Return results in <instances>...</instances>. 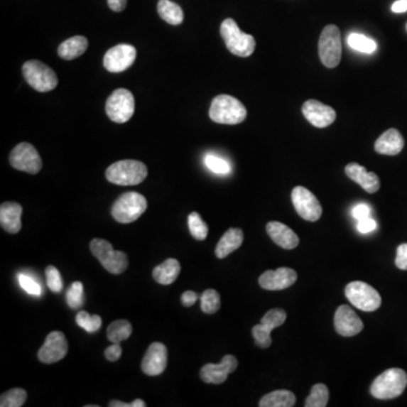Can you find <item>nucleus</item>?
Masks as SVG:
<instances>
[{
  "label": "nucleus",
  "mask_w": 407,
  "mask_h": 407,
  "mask_svg": "<svg viewBox=\"0 0 407 407\" xmlns=\"http://www.w3.org/2000/svg\"><path fill=\"white\" fill-rule=\"evenodd\" d=\"M246 107L236 97L221 94L212 101L210 118L217 124L238 125L246 119Z\"/></svg>",
  "instance_id": "obj_1"
},
{
  "label": "nucleus",
  "mask_w": 407,
  "mask_h": 407,
  "mask_svg": "<svg viewBox=\"0 0 407 407\" xmlns=\"http://www.w3.org/2000/svg\"><path fill=\"white\" fill-rule=\"evenodd\" d=\"M406 386V372L403 369L391 368L374 379L370 387V393L378 399H393L401 396Z\"/></svg>",
  "instance_id": "obj_2"
},
{
  "label": "nucleus",
  "mask_w": 407,
  "mask_h": 407,
  "mask_svg": "<svg viewBox=\"0 0 407 407\" xmlns=\"http://www.w3.org/2000/svg\"><path fill=\"white\" fill-rule=\"evenodd\" d=\"M222 38L224 40L227 50L232 55L246 58L254 53L256 49V40L250 34H246L239 28L236 21L227 18L221 24Z\"/></svg>",
  "instance_id": "obj_3"
},
{
  "label": "nucleus",
  "mask_w": 407,
  "mask_h": 407,
  "mask_svg": "<svg viewBox=\"0 0 407 407\" xmlns=\"http://www.w3.org/2000/svg\"><path fill=\"white\" fill-rule=\"evenodd\" d=\"M109 183L118 186H136L146 179L147 168L143 162L124 160L111 164L107 169Z\"/></svg>",
  "instance_id": "obj_4"
},
{
  "label": "nucleus",
  "mask_w": 407,
  "mask_h": 407,
  "mask_svg": "<svg viewBox=\"0 0 407 407\" xmlns=\"http://www.w3.org/2000/svg\"><path fill=\"white\" fill-rule=\"evenodd\" d=\"M146 198L139 192L131 191L121 195L114 202L111 208V214L116 222L128 224L139 219L146 211Z\"/></svg>",
  "instance_id": "obj_5"
},
{
  "label": "nucleus",
  "mask_w": 407,
  "mask_h": 407,
  "mask_svg": "<svg viewBox=\"0 0 407 407\" xmlns=\"http://www.w3.org/2000/svg\"><path fill=\"white\" fill-rule=\"evenodd\" d=\"M89 249L97 261H100L109 273L122 274L128 267V257L125 252L116 251L110 242L103 239H93Z\"/></svg>",
  "instance_id": "obj_6"
},
{
  "label": "nucleus",
  "mask_w": 407,
  "mask_h": 407,
  "mask_svg": "<svg viewBox=\"0 0 407 407\" xmlns=\"http://www.w3.org/2000/svg\"><path fill=\"white\" fill-rule=\"evenodd\" d=\"M23 76L36 91L45 93L58 85V77L50 67L39 60L26 61L22 67Z\"/></svg>",
  "instance_id": "obj_7"
},
{
  "label": "nucleus",
  "mask_w": 407,
  "mask_h": 407,
  "mask_svg": "<svg viewBox=\"0 0 407 407\" xmlns=\"http://www.w3.org/2000/svg\"><path fill=\"white\" fill-rule=\"evenodd\" d=\"M319 57L327 68H335L342 59L341 31L336 26H327L319 39Z\"/></svg>",
  "instance_id": "obj_8"
},
{
  "label": "nucleus",
  "mask_w": 407,
  "mask_h": 407,
  "mask_svg": "<svg viewBox=\"0 0 407 407\" xmlns=\"http://www.w3.org/2000/svg\"><path fill=\"white\" fill-rule=\"evenodd\" d=\"M345 295L355 308L366 313L377 310L381 305V297L377 290L364 282H351L345 288Z\"/></svg>",
  "instance_id": "obj_9"
},
{
  "label": "nucleus",
  "mask_w": 407,
  "mask_h": 407,
  "mask_svg": "<svg viewBox=\"0 0 407 407\" xmlns=\"http://www.w3.org/2000/svg\"><path fill=\"white\" fill-rule=\"evenodd\" d=\"M107 114L116 124H124L131 119L135 112V99L133 93L126 89L112 92L106 104Z\"/></svg>",
  "instance_id": "obj_10"
},
{
  "label": "nucleus",
  "mask_w": 407,
  "mask_h": 407,
  "mask_svg": "<svg viewBox=\"0 0 407 407\" xmlns=\"http://www.w3.org/2000/svg\"><path fill=\"white\" fill-rule=\"evenodd\" d=\"M9 162L14 169L36 175L42 169V160L33 145L21 143L14 147L9 156Z\"/></svg>",
  "instance_id": "obj_11"
},
{
  "label": "nucleus",
  "mask_w": 407,
  "mask_h": 407,
  "mask_svg": "<svg viewBox=\"0 0 407 407\" xmlns=\"http://www.w3.org/2000/svg\"><path fill=\"white\" fill-rule=\"evenodd\" d=\"M292 202L300 217L305 221L316 222L320 219L322 207L317 197L305 187H295L292 191Z\"/></svg>",
  "instance_id": "obj_12"
},
{
  "label": "nucleus",
  "mask_w": 407,
  "mask_h": 407,
  "mask_svg": "<svg viewBox=\"0 0 407 407\" xmlns=\"http://www.w3.org/2000/svg\"><path fill=\"white\" fill-rule=\"evenodd\" d=\"M286 317L288 316H286V311L280 309V308L269 310L261 319V324L256 325L252 328V336L255 338L256 345L261 349H267V347H271V330L282 326L286 322Z\"/></svg>",
  "instance_id": "obj_13"
},
{
  "label": "nucleus",
  "mask_w": 407,
  "mask_h": 407,
  "mask_svg": "<svg viewBox=\"0 0 407 407\" xmlns=\"http://www.w3.org/2000/svg\"><path fill=\"white\" fill-rule=\"evenodd\" d=\"M135 47L131 45H118L107 51L103 58V65L108 72H121L127 70L135 63Z\"/></svg>",
  "instance_id": "obj_14"
},
{
  "label": "nucleus",
  "mask_w": 407,
  "mask_h": 407,
  "mask_svg": "<svg viewBox=\"0 0 407 407\" xmlns=\"http://www.w3.org/2000/svg\"><path fill=\"white\" fill-rule=\"evenodd\" d=\"M68 353V342L61 332H53L47 336L45 342L39 349L38 357L41 362H58L63 360Z\"/></svg>",
  "instance_id": "obj_15"
},
{
  "label": "nucleus",
  "mask_w": 407,
  "mask_h": 407,
  "mask_svg": "<svg viewBox=\"0 0 407 407\" xmlns=\"http://www.w3.org/2000/svg\"><path fill=\"white\" fill-rule=\"evenodd\" d=\"M238 368V360L233 355H225L219 364L208 363L200 370V378L206 384L219 385L227 379V376Z\"/></svg>",
  "instance_id": "obj_16"
},
{
  "label": "nucleus",
  "mask_w": 407,
  "mask_h": 407,
  "mask_svg": "<svg viewBox=\"0 0 407 407\" xmlns=\"http://www.w3.org/2000/svg\"><path fill=\"white\" fill-rule=\"evenodd\" d=\"M168 366V349L162 343L151 344L141 362V370L147 376H160Z\"/></svg>",
  "instance_id": "obj_17"
},
{
  "label": "nucleus",
  "mask_w": 407,
  "mask_h": 407,
  "mask_svg": "<svg viewBox=\"0 0 407 407\" xmlns=\"http://www.w3.org/2000/svg\"><path fill=\"white\" fill-rule=\"evenodd\" d=\"M297 280V271L288 267H281L276 271H267L261 274L259 286L269 291H280L293 286Z\"/></svg>",
  "instance_id": "obj_18"
},
{
  "label": "nucleus",
  "mask_w": 407,
  "mask_h": 407,
  "mask_svg": "<svg viewBox=\"0 0 407 407\" xmlns=\"http://www.w3.org/2000/svg\"><path fill=\"white\" fill-rule=\"evenodd\" d=\"M302 114L311 125L317 128H326L335 121L334 109L317 100H308L302 107Z\"/></svg>",
  "instance_id": "obj_19"
},
{
  "label": "nucleus",
  "mask_w": 407,
  "mask_h": 407,
  "mask_svg": "<svg viewBox=\"0 0 407 407\" xmlns=\"http://www.w3.org/2000/svg\"><path fill=\"white\" fill-rule=\"evenodd\" d=\"M336 332L344 337H352L363 330V322L349 305L338 308L334 317Z\"/></svg>",
  "instance_id": "obj_20"
},
{
  "label": "nucleus",
  "mask_w": 407,
  "mask_h": 407,
  "mask_svg": "<svg viewBox=\"0 0 407 407\" xmlns=\"http://www.w3.org/2000/svg\"><path fill=\"white\" fill-rule=\"evenodd\" d=\"M345 173L351 180L355 181L369 194L377 192L380 188V180L374 172H368L364 166L357 163L347 164Z\"/></svg>",
  "instance_id": "obj_21"
},
{
  "label": "nucleus",
  "mask_w": 407,
  "mask_h": 407,
  "mask_svg": "<svg viewBox=\"0 0 407 407\" xmlns=\"http://www.w3.org/2000/svg\"><path fill=\"white\" fill-rule=\"evenodd\" d=\"M266 230L271 240L283 249L291 250L299 246V237L290 227L283 224L281 222H269Z\"/></svg>",
  "instance_id": "obj_22"
},
{
  "label": "nucleus",
  "mask_w": 407,
  "mask_h": 407,
  "mask_svg": "<svg viewBox=\"0 0 407 407\" xmlns=\"http://www.w3.org/2000/svg\"><path fill=\"white\" fill-rule=\"evenodd\" d=\"M23 207L14 202H6L0 206V224L4 230L11 234L20 232L22 229Z\"/></svg>",
  "instance_id": "obj_23"
},
{
  "label": "nucleus",
  "mask_w": 407,
  "mask_h": 407,
  "mask_svg": "<svg viewBox=\"0 0 407 407\" xmlns=\"http://www.w3.org/2000/svg\"><path fill=\"white\" fill-rule=\"evenodd\" d=\"M404 139L397 129H388L382 134L374 144L376 152L382 156H397L404 148Z\"/></svg>",
  "instance_id": "obj_24"
},
{
  "label": "nucleus",
  "mask_w": 407,
  "mask_h": 407,
  "mask_svg": "<svg viewBox=\"0 0 407 407\" xmlns=\"http://www.w3.org/2000/svg\"><path fill=\"white\" fill-rule=\"evenodd\" d=\"M242 242H244V232L242 229H229L217 244L215 255L219 259H223L239 249Z\"/></svg>",
  "instance_id": "obj_25"
},
{
  "label": "nucleus",
  "mask_w": 407,
  "mask_h": 407,
  "mask_svg": "<svg viewBox=\"0 0 407 407\" xmlns=\"http://www.w3.org/2000/svg\"><path fill=\"white\" fill-rule=\"evenodd\" d=\"M180 263L177 259L169 258L161 265H158L153 269V277L158 284L170 286L177 280L178 276L180 274Z\"/></svg>",
  "instance_id": "obj_26"
},
{
  "label": "nucleus",
  "mask_w": 407,
  "mask_h": 407,
  "mask_svg": "<svg viewBox=\"0 0 407 407\" xmlns=\"http://www.w3.org/2000/svg\"><path fill=\"white\" fill-rule=\"evenodd\" d=\"M87 47H89V41L85 36H72L59 45L58 55L65 60H72V59L81 57L87 50Z\"/></svg>",
  "instance_id": "obj_27"
},
{
  "label": "nucleus",
  "mask_w": 407,
  "mask_h": 407,
  "mask_svg": "<svg viewBox=\"0 0 407 407\" xmlns=\"http://www.w3.org/2000/svg\"><path fill=\"white\" fill-rule=\"evenodd\" d=\"M297 398L292 391H275L267 394L259 402L261 407H292L295 405Z\"/></svg>",
  "instance_id": "obj_28"
},
{
  "label": "nucleus",
  "mask_w": 407,
  "mask_h": 407,
  "mask_svg": "<svg viewBox=\"0 0 407 407\" xmlns=\"http://www.w3.org/2000/svg\"><path fill=\"white\" fill-rule=\"evenodd\" d=\"M158 13L162 20L171 26H179L183 22V11L180 6L171 0H160L158 4Z\"/></svg>",
  "instance_id": "obj_29"
},
{
  "label": "nucleus",
  "mask_w": 407,
  "mask_h": 407,
  "mask_svg": "<svg viewBox=\"0 0 407 407\" xmlns=\"http://www.w3.org/2000/svg\"><path fill=\"white\" fill-rule=\"evenodd\" d=\"M133 332V326L126 319H119L116 322H111L107 330L108 340L112 343H121L131 337Z\"/></svg>",
  "instance_id": "obj_30"
},
{
  "label": "nucleus",
  "mask_w": 407,
  "mask_h": 407,
  "mask_svg": "<svg viewBox=\"0 0 407 407\" xmlns=\"http://www.w3.org/2000/svg\"><path fill=\"white\" fill-rule=\"evenodd\" d=\"M347 45L363 53H374L377 50V43L374 40L360 33H351L347 36Z\"/></svg>",
  "instance_id": "obj_31"
},
{
  "label": "nucleus",
  "mask_w": 407,
  "mask_h": 407,
  "mask_svg": "<svg viewBox=\"0 0 407 407\" xmlns=\"http://www.w3.org/2000/svg\"><path fill=\"white\" fill-rule=\"evenodd\" d=\"M330 399V391L324 384H317L311 388L310 395L305 399V407H325Z\"/></svg>",
  "instance_id": "obj_32"
},
{
  "label": "nucleus",
  "mask_w": 407,
  "mask_h": 407,
  "mask_svg": "<svg viewBox=\"0 0 407 407\" xmlns=\"http://www.w3.org/2000/svg\"><path fill=\"white\" fill-rule=\"evenodd\" d=\"M188 227L191 236L194 237L196 240L202 242V240H205L207 238V224L197 212H192V213L189 214Z\"/></svg>",
  "instance_id": "obj_33"
},
{
  "label": "nucleus",
  "mask_w": 407,
  "mask_h": 407,
  "mask_svg": "<svg viewBox=\"0 0 407 407\" xmlns=\"http://www.w3.org/2000/svg\"><path fill=\"white\" fill-rule=\"evenodd\" d=\"M28 398V394L24 389L14 388L6 391L0 397V406L1 407H21L24 405Z\"/></svg>",
  "instance_id": "obj_34"
},
{
  "label": "nucleus",
  "mask_w": 407,
  "mask_h": 407,
  "mask_svg": "<svg viewBox=\"0 0 407 407\" xmlns=\"http://www.w3.org/2000/svg\"><path fill=\"white\" fill-rule=\"evenodd\" d=\"M200 308H202V313H208V315H213L217 313L221 308V298H219V292L215 290H206L200 297Z\"/></svg>",
  "instance_id": "obj_35"
},
{
  "label": "nucleus",
  "mask_w": 407,
  "mask_h": 407,
  "mask_svg": "<svg viewBox=\"0 0 407 407\" xmlns=\"http://www.w3.org/2000/svg\"><path fill=\"white\" fill-rule=\"evenodd\" d=\"M76 322H77L78 326L82 327L83 330L89 332H97L102 326V319L100 316H97V315L91 316L86 311H81V313H77Z\"/></svg>",
  "instance_id": "obj_36"
},
{
  "label": "nucleus",
  "mask_w": 407,
  "mask_h": 407,
  "mask_svg": "<svg viewBox=\"0 0 407 407\" xmlns=\"http://www.w3.org/2000/svg\"><path fill=\"white\" fill-rule=\"evenodd\" d=\"M67 303L72 309L76 310L84 305L85 298H84V286L82 282L72 283L70 290L67 291Z\"/></svg>",
  "instance_id": "obj_37"
},
{
  "label": "nucleus",
  "mask_w": 407,
  "mask_h": 407,
  "mask_svg": "<svg viewBox=\"0 0 407 407\" xmlns=\"http://www.w3.org/2000/svg\"><path fill=\"white\" fill-rule=\"evenodd\" d=\"M206 166L214 173L217 175H227L231 172V166L229 162L225 161L224 158H219L214 154H207L205 156Z\"/></svg>",
  "instance_id": "obj_38"
},
{
  "label": "nucleus",
  "mask_w": 407,
  "mask_h": 407,
  "mask_svg": "<svg viewBox=\"0 0 407 407\" xmlns=\"http://www.w3.org/2000/svg\"><path fill=\"white\" fill-rule=\"evenodd\" d=\"M45 276H47V286L53 293H59L63 290V280L58 269L55 266H48L45 269Z\"/></svg>",
  "instance_id": "obj_39"
},
{
  "label": "nucleus",
  "mask_w": 407,
  "mask_h": 407,
  "mask_svg": "<svg viewBox=\"0 0 407 407\" xmlns=\"http://www.w3.org/2000/svg\"><path fill=\"white\" fill-rule=\"evenodd\" d=\"M18 282H20L21 288L24 291L28 292V294H31V295H36L38 297V295L41 294V286L32 277L24 274L20 275L18 276Z\"/></svg>",
  "instance_id": "obj_40"
},
{
  "label": "nucleus",
  "mask_w": 407,
  "mask_h": 407,
  "mask_svg": "<svg viewBox=\"0 0 407 407\" xmlns=\"http://www.w3.org/2000/svg\"><path fill=\"white\" fill-rule=\"evenodd\" d=\"M395 264L399 269L407 271V244H401L397 248L396 259Z\"/></svg>",
  "instance_id": "obj_41"
},
{
  "label": "nucleus",
  "mask_w": 407,
  "mask_h": 407,
  "mask_svg": "<svg viewBox=\"0 0 407 407\" xmlns=\"http://www.w3.org/2000/svg\"><path fill=\"white\" fill-rule=\"evenodd\" d=\"M377 222L371 217H366V219L357 221V230L360 231L361 233L372 232L377 229Z\"/></svg>",
  "instance_id": "obj_42"
},
{
  "label": "nucleus",
  "mask_w": 407,
  "mask_h": 407,
  "mask_svg": "<svg viewBox=\"0 0 407 407\" xmlns=\"http://www.w3.org/2000/svg\"><path fill=\"white\" fill-rule=\"evenodd\" d=\"M121 354L122 349L121 347H120V343H112V345H110V347L106 349V352H104L107 360L111 361V362L119 360Z\"/></svg>",
  "instance_id": "obj_43"
},
{
  "label": "nucleus",
  "mask_w": 407,
  "mask_h": 407,
  "mask_svg": "<svg viewBox=\"0 0 407 407\" xmlns=\"http://www.w3.org/2000/svg\"><path fill=\"white\" fill-rule=\"evenodd\" d=\"M370 214H371V208L369 207L367 204H357L352 210L353 217L357 221L370 217Z\"/></svg>",
  "instance_id": "obj_44"
},
{
  "label": "nucleus",
  "mask_w": 407,
  "mask_h": 407,
  "mask_svg": "<svg viewBox=\"0 0 407 407\" xmlns=\"http://www.w3.org/2000/svg\"><path fill=\"white\" fill-rule=\"evenodd\" d=\"M198 300V295H197L196 292L194 291H186L181 295V302L185 307H191V305H195V302Z\"/></svg>",
  "instance_id": "obj_45"
},
{
  "label": "nucleus",
  "mask_w": 407,
  "mask_h": 407,
  "mask_svg": "<svg viewBox=\"0 0 407 407\" xmlns=\"http://www.w3.org/2000/svg\"><path fill=\"white\" fill-rule=\"evenodd\" d=\"M108 5L111 11L120 13V11H125L127 0H108Z\"/></svg>",
  "instance_id": "obj_46"
},
{
  "label": "nucleus",
  "mask_w": 407,
  "mask_h": 407,
  "mask_svg": "<svg viewBox=\"0 0 407 407\" xmlns=\"http://www.w3.org/2000/svg\"><path fill=\"white\" fill-rule=\"evenodd\" d=\"M391 11L394 13H404L407 11V0H397L396 3H394L391 6Z\"/></svg>",
  "instance_id": "obj_47"
}]
</instances>
